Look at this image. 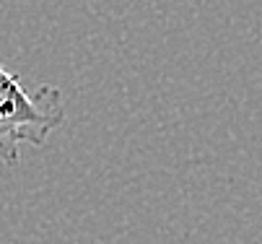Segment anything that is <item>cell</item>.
Masks as SVG:
<instances>
[{
    "instance_id": "6da1fadb",
    "label": "cell",
    "mask_w": 262,
    "mask_h": 244,
    "mask_svg": "<svg viewBox=\"0 0 262 244\" xmlns=\"http://www.w3.org/2000/svg\"><path fill=\"white\" fill-rule=\"evenodd\" d=\"M65 120L60 88H26L21 78L0 65V161L18 164L21 146H45Z\"/></svg>"
}]
</instances>
